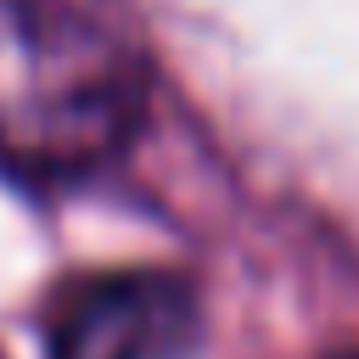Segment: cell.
<instances>
[{
  "label": "cell",
  "instance_id": "obj_1",
  "mask_svg": "<svg viewBox=\"0 0 359 359\" xmlns=\"http://www.w3.org/2000/svg\"><path fill=\"white\" fill-rule=\"evenodd\" d=\"M151 107V56L90 0H0V174L73 185L112 168Z\"/></svg>",
  "mask_w": 359,
  "mask_h": 359
},
{
  "label": "cell",
  "instance_id": "obj_2",
  "mask_svg": "<svg viewBox=\"0 0 359 359\" xmlns=\"http://www.w3.org/2000/svg\"><path fill=\"white\" fill-rule=\"evenodd\" d=\"M45 359H191L202 342L196 280L163 264L73 275L50 292Z\"/></svg>",
  "mask_w": 359,
  "mask_h": 359
},
{
  "label": "cell",
  "instance_id": "obj_3",
  "mask_svg": "<svg viewBox=\"0 0 359 359\" xmlns=\"http://www.w3.org/2000/svg\"><path fill=\"white\" fill-rule=\"evenodd\" d=\"M331 359H359V353H331Z\"/></svg>",
  "mask_w": 359,
  "mask_h": 359
},
{
  "label": "cell",
  "instance_id": "obj_4",
  "mask_svg": "<svg viewBox=\"0 0 359 359\" xmlns=\"http://www.w3.org/2000/svg\"><path fill=\"white\" fill-rule=\"evenodd\" d=\"M0 359H6V353H0Z\"/></svg>",
  "mask_w": 359,
  "mask_h": 359
}]
</instances>
